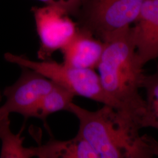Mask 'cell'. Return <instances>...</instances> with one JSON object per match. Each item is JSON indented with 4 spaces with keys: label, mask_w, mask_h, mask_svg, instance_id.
<instances>
[{
    "label": "cell",
    "mask_w": 158,
    "mask_h": 158,
    "mask_svg": "<svg viewBox=\"0 0 158 158\" xmlns=\"http://www.w3.org/2000/svg\"><path fill=\"white\" fill-rule=\"evenodd\" d=\"M4 58L8 62L41 74L56 85L70 91L75 96L83 97L122 111L118 103L108 96L103 89L95 69L70 67L63 62L60 63L49 59L34 61L24 56L11 53H6Z\"/></svg>",
    "instance_id": "3"
},
{
    "label": "cell",
    "mask_w": 158,
    "mask_h": 158,
    "mask_svg": "<svg viewBox=\"0 0 158 158\" xmlns=\"http://www.w3.org/2000/svg\"><path fill=\"white\" fill-rule=\"evenodd\" d=\"M83 0H63L70 14L75 15L79 10Z\"/></svg>",
    "instance_id": "13"
},
{
    "label": "cell",
    "mask_w": 158,
    "mask_h": 158,
    "mask_svg": "<svg viewBox=\"0 0 158 158\" xmlns=\"http://www.w3.org/2000/svg\"><path fill=\"white\" fill-rule=\"evenodd\" d=\"M142 88L146 92V99L139 126L141 128H152L158 130V65L154 73L143 74Z\"/></svg>",
    "instance_id": "11"
},
{
    "label": "cell",
    "mask_w": 158,
    "mask_h": 158,
    "mask_svg": "<svg viewBox=\"0 0 158 158\" xmlns=\"http://www.w3.org/2000/svg\"><path fill=\"white\" fill-rule=\"evenodd\" d=\"M45 4V5H52V6H59L62 7L66 11H68L67 8L65 6V4L63 0H39Z\"/></svg>",
    "instance_id": "14"
},
{
    "label": "cell",
    "mask_w": 158,
    "mask_h": 158,
    "mask_svg": "<svg viewBox=\"0 0 158 158\" xmlns=\"http://www.w3.org/2000/svg\"><path fill=\"white\" fill-rule=\"evenodd\" d=\"M1 100H2V94H1V93L0 92V102H1Z\"/></svg>",
    "instance_id": "16"
},
{
    "label": "cell",
    "mask_w": 158,
    "mask_h": 158,
    "mask_svg": "<svg viewBox=\"0 0 158 158\" xmlns=\"http://www.w3.org/2000/svg\"><path fill=\"white\" fill-rule=\"evenodd\" d=\"M62 158H100L90 143L77 134L73 139L66 141Z\"/></svg>",
    "instance_id": "12"
},
{
    "label": "cell",
    "mask_w": 158,
    "mask_h": 158,
    "mask_svg": "<svg viewBox=\"0 0 158 158\" xmlns=\"http://www.w3.org/2000/svg\"></svg>",
    "instance_id": "17"
},
{
    "label": "cell",
    "mask_w": 158,
    "mask_h": 158,
    "mask_svg": "<svg viewBox=\"0 0 158 158\" xmlns=\"http://www.w3.org/2000/svg\"><path fill=\"white\" fill-rule=\"evenodd\" d=\"M68 111L78 119L77 135L86 139L100 158H149V152L141 128L124 113L104 105L96 111L72 102Z\"/></svg>",
    "instance_id": "2"
},
{
    "label": "cell",
    "mask_w": 158,
    "mask_h": 158,
    "mask_svg": "<svg viewBox=\"0 0 158 158\" xmlns=\"http://www.w3.org/2000/svg\"><path fill=\"white\" fill-rule=\"evenodd\" d=\"M32 11L40 38L38 56L41 60H48L53 53L68 45L79 27L69 17L70 14L59 6L34 7Z\"/></svg>",
    "instance_id": "5"
},
{
    "label": "cell",
    "mask_w": 158,
    "mask_h": 158,
    "mask_svg": "<svg viewBox=\"0 0 158 158\" xmlns=\"http://www.w3.org/2000/svg\"><path fill=\"white\" fill-rule=\"evenodd\" d=\"M104 49V42L89 31L79 27L73 38L62 52L63 63L78 69H97Z\"/></svg>",
    "instance_id": "8"
},
{
    "label": "cell",
    "mask_w": 158,
    "mask_h": 158,
    "mask_svg": "<svg viewBox=\"0 0 158 158\" xmlns=\"http://www.w3.org/2000/svg\"><path fill=\"white\" fill-rule=\"evenodd\" d=\"M149 150L152 156L158 157V142L155 138H152L149 142Z\"/></svg>",
    "instance_id": "15"
},
{
    "label": "cell",
    "mask_w": 158,
    "mask_h": 158,
    "mask_svg": "<svg viewBox=\"0 0 158 158\" xmlns=\"http://www.w3.org/2000/svg\"><path fill=\"white\" fill-rule=\"evenodd\" d=\"M145 0H83L76 14L80 28L104 41L135 23Z\"/></svg>",
    "instance_id": "4"
},
{
    "label": "cell",
    "mask_w": 158,
    "mask_h": 158,
    "mask_svg": "<svg viewBox=\"0 0 158 158\" xmlns=\"http://www.w3.org/2000/svg\"><path fill=\"white\" fill-rule=\"evenodd\" d=\"M20 68L22 72L19 77L3 91L6 100L0 107V118L9 117L11 113L19 114L25 119L32 118L41 99L56 85L32 69Z\"/></svg>",
    "instance_id": "6"
},
{
    "label": "cell",
    "mask_w": 158,
    "mask_h": 158,
    "mask_svg": "<svg viewBox=\"0 0 158 158\" xmlns=\"http://www.w3.org/2000/svg\"><path fill=\"white\" fill-rule=\"evenodd\" d=\"M131 27L102 41L104 49L97 69L104 90L118 103L122 112L139 126L145 104L139 94L144 74Z\"/></svg>",
    "instance_id": "1"
},
{
    "label": "cell",
    "mask_w": 158,
    "mask_h": 158,
    "mask_svg": "<svg viewBox=\"0 0 158 158\" xmlns=\"http://www.w3.org/2000/svg\"><path fill=\"white\" fill-rule=\"evenodd\" d=\"M74 97L72 92L56 84L41 99L35 109L32 117L45 122L49 115L60 111H68L69 105L73 102Z\"/></svg>",
    "instance_id": "10"
},
{
    "label": "cell",
    "mask_w": 158,
    "mask_h": 158,
    "mask_svg": "<svg viewBox=\"0 0 158 158\" xmlns=\"http://www.w3.org/2000/svg\"><path fill=\"white\" fill-rule=\"evenodd\" d=\"M24 127H23L18 134H13L10 129L9 117L0 118V139L1 150L0 158H30L35 156L34 147H24V138L21 135Z\"/></svg>",
    "instance_id": "9"
},
{
    "label": "cell",
    "mask_w": 158,
    "mask_h": 158,
    "mask_svg": "<svg viewBox=\"0 0 158 158\" xmlns=\"http://www.w3.org/2000/svg\"><path fill=\"white\" fill-rule=\"evenodd\" d=\"M131 34L138 58L143 67L158 59V0H145Z\"/></svg>",
    "instance_id": "7"
}]
</instances>
